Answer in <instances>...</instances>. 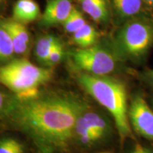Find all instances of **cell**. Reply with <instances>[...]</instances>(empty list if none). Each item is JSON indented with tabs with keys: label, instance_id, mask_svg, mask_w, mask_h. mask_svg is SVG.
Instances as JSON below:
<instances>
[{
	"label": "cell",
	"instance_id": "obj_1",
	"mask_svg": "<svg viewBox=\"0 0 153 153\" xmlns=\"http://www.w3.org/2000/svg\"><path fill=\"white\" fill-rule=\"evenodd\" d=\"M85 104L62 96L15 99L6 119L32 140L40 153L65 150L75 137L76 120Z\"/></svg>",
	"mask_w": 153,
	"mask_h": 153
},
{
	"label": "cell",
	"instance_id": "obj_2",
	"mask_svg": "<svg viewBox=\"0 0 153 153\" xmlns=\"http://www.w3.org/2000/svg\"><path fill=\"white\" fill-rule=\"evenodd\" d=\"M80 86L111 114L120 140L132 136L128 118L127 89L123 82L108 75L82 72L77 76Z\"/></svg>",
	"mask_w": 153,
	"mask_h": 153
},
{
	"label": "cell",
	"instance_id": "obj_3",
	"mask_svg": "<svg viewBox=\"0 0 153 153\" xmlns=\"http://www.w3.org/2000/svg\"><path fill=\"white\" fill-rule=\"evenodd\" d=\"M49 69L40 68L26 59H16L0 67V83L22 100L39 96L42 86L51 79Z\"/></svg>",
	"mask_w": 153,
	"mask_h": 153
},
{
	"label": "cell",
	"instance_id": "obj_4",
	"mask_svg": "<svg viewBox=\"0 0 153 153\" xmlns=\"http://www.w3.org/2000/svg\"><path fill=\"white\" fill-rule=\"evenodd\" d=\"M153 45V19L138 15L126 21L114 40L116 55L121 58L140 61Z\"/></svg>",
	"mask_w": 153,
	"mask_h": 153
},
{
	"label": "cell",
	"instance_id": "obj_5",
	"mask_svg": "<svg viewBox=\"0 0 153 153\" xmlns=\"http://www.w3.org/2000/svg\"><path fill=\"white\" fill-rule=\"evenodd\" d=\"M116 55L100 45L76 50L72 55L74 64L86 73L94 75H108L116 68Z\"/></svg>",
	"mask_w": 153,
	"mask_h": 153
},
{
	"label": "cell",
	"instance_id": "obj_6",
	"mask_svg": "<svg viewBox=\"0 0 153 153\" xmlns=\"http://www.w3.org/2000/svg\"><path fill=\"white\" fill-rule=\"evenodd\" d=\"M128 118L137 134L153 142V110L141 95H135L132 99Z\"/></svg>",
	"mask_w": 153,
	"mask_h": 153
},
{
	"label": "cell",
	"instance_id": "obj_7",
	"mask_svg": "<svg viewBox=\"0 0 153 153\" xmlns=\"http://www.w3.org/2000/svg\"><path fill=\"white\" fill-rule=\"evenodd\" d=\"M72 8L70 0H49L41 16V24L46 26L63 24Z\"/></svg>",
	"mask_w": 153,
	"mask_h": 153
},
{
	"label": "cell",
	"instance_id": "obj_8",
	"mask_svg": "<svg viewBox=\"0 0 153 153\" xmlns=\"http://www.w3.org/2000/svg\"><path fill=\"white\" fill-rule=\"evenodd\" d=\"M0 24L7 30L10 36L15 53L24 54L27 52L30 42V36L24 24L14 19L1 21Z\"/></svg>",
	"mask_w": 153,
	"mask_h": 153
},
{
	"label": "cell",
	"instance_id": "obj_9",
	"mask_svg": "<svg viewBox=\"0 0 153 153\" xmlns=\"http://www.w3.org/2000/svg\"><path fill=\"white\" fill-rule=\"evenodd\" d=\"M40 14L39 5L33 0H18L13 8V18L23 24L33 22Z\"/></svg>",
	"mask_w": 153,
	"mask_h": 153
},
{
	"label": "cell",
	"instance_id": "obj_10",
	"mask_svg": "<svg viewBox=\"0 0 153 153\" xmlns=\"http://www.w3.org/2000/svg\"><path fill=\"white\" fill-rule=\"evenodd\" d=\"M83 11L94 21L106 22L109 19V6L106 0H79Z\"/></svg>",
	"mask_w": 153,
	"mask_h": 153
},
{
	"label": "cell",
	"instance_id": "obj_11",
	"mask_svg": "<svg viewBox=\"0 0 153 153\" xmlns=\"http://www.w3.org/2000/svg\"><path fill=\"white\" fill-rule=\"evenodd\" d=\"M111 1L116 15L126 21L140 15L145 4L144 0H111Z\"/></svg>",
	"mask_w": 153,
	"mask_h": 153
},
{
	"label": "cell",
	"instance_id": "obj_12",
	"mask_svg": "<svg viewBox=\"0 0 153 153\" xmlns=\"http://www.w3.org/2000/svg\"><path fill=\"white\" fill-rule=\"evenodd\" d=\"M82 116L99 140L104 138L109 133L110 126L106 120L101 115L85 107L82 111Z\"/></svg>",
	"mask_w": 153,
	"mask_h": 153
},
{
	"label": "cell",
	"instance_id": "obj_13",
	"mask_svg": "<svg viewBox=\"0 0 153 153\" xmlns=\"http://www.w3.org/2000/svg\"><path fill=\"white\" fill-rule=\"evenodd\" d=\"M98 38L97 30L90 24H86L77 31L73 33V40L76 45L82 48L92 46Z\"/></svg>",
	"mask_w": 153,
	"mask_h": 153
},
{
	"label": "cell",
	"instance_id": "obj_14",
	"mask_svg": "<svg viewBox=\"0 0 153 153\" xmlns=\"http://www.w3.org/2000/svg\"><path fill=\"white\" fill-rule=\"evenodd\" d=\"M82 111L76 122L75 137H77L82 144L89 145L97 142L99 140V139L95 135V133L91 131L90 127L86 122L85 119L82 116Z\"/></svg>",
	"mask_w": 153,
	"mask_h": 153
},
{
	"label": "cell",
	"instance_id": "obj_15",
	"mask_svg": "<svg viewBox=\"0 0 153 153\" xmlns=\"http://www.w3.org/2000/svg\"><path fill=\"white\" fill-rule=\"evenodd\" d=\"M59 40L54 36L45 35L39 38L36 45V55L40 62L46 64L49 55Z\"/></svg>",
	"mask_w": 153,
	"mask_h": 153
},
{
	"label": "cell",
	"instance_id": "obj_16",
	"mask_svg": "<svg viewBox=\"0 0 153 153\" xmlns=\"http://www.w3.org/2000/svg\"><path fill=\"white\" fill-rule=\"evenodd\" d=\"M14 53V45L10 36L0 24V62L8 61Z\"/></svg>",
	"mask_w": 153,
	"mask_h": 153
},
{
	"label": "cell",
	"instance_id": "obj_17",
	"mask_svg": "<svg viewBox=\"0 0 153 153\" xmlns=\"http://www.w3.org/2000/svg\"><path fill=\"white\" fill-rule=\"evenodd\" d=\"M87 22L84 18L83 14L78 9L73 7L71 13L62 24L64 26L65 29L68 33H74L77 31L79 28H81L82 26H85Z\"/></svg>",
	"mask_w": 153,
	"mask_h": 153
},
{
	"label": "cell",
	"instance_id": "obj_18",
	"mask_svg": "<svg viewBox=\"0 0 153 153\" xmlns=\"http://www.w3.org/2000/svg\"><path fill=\"white\" fill-rule=\"evenodd\" d=\"M0 153H24L23 145L12 137L0 139Z\"/></svg>",
	"mask_w": 153,
	"mask_h": 153
},
{
	"label": "cell",
	"instance_id": "obj_19",
	"mask_svg": "<svg viewBox=\"0 0 153 153\" xmlns=\"http://www.w3.org/2000/svg\"><path fill=\"white\" fill-rule=\"evenodd\" d=\"M14 99L15 95H10L0 90V120L6 119Z\"/></svg>",
	"mask_w": 153,
	"mask_h": 153
},
{
	"label": "cell",
	"instance_id": "obj_20",
	"mask_svg": "<svg viewBox=\"0 0 153 153\" xmlns=\"http://www.w3.org/2000/svg\"><path fill=\"white\" fill-rule=\"evenodd\" d=\"M63 55H64V49L62 45L59 41L55 44L51 53H50L48 59L46 64L48 65H55L60 62L62 60Z\"/></svg>",
	"mask_w": 153,
	"mask_h": 153
},
{
	"label": "cell",
	"instance_id": "obj_21",
	"mask_svg": "<svg viewBox=\"0 0 153 153\" xmlns=\"http://www.w3.org/2000/svg\"><path fill=\"white\" fill-rule=\"evenodd\" d=\"M140 76L143 82L153 87V69L143 72L140 74Z\"/></svg>",
	"mask_w": 153,
	"mask_h": 153
},
{
	"label": "cell",
	"instance_id": "obj_22",
	"mask_svg": "<svg viewBox=\"0 0 153 153\" xmlns=\"http://www.w3.org/2000/svg\"><path fill=\"white\" fill-rule=\"evenodd\" d=\"M130 153H143V145L137 143L134 145L133 149L131 150Z\"/></svg>",
	"mask_w": 153,
	"mask_h": 153
},
{
	"label": "cell",
	"instance_id": "obj_23",
	"mask_svg": "<svg viewBox=\"0 0 153 153\" xmlns=\"http://www.w3.org/2000/svg\"><path fill=\"white\" fill-rule=\"evenodd\" d=\"M144 3L149 8L153 10V0H144Z\"/></svg>",
	"mask_w": 153,
	"mask_h": 153
},
{
	"label": "cell",
	"instance_id": "obj_24",
	"mask_svg": "<svg viewBox=\"0 0 153 153\" xmlns=\"http://www.w3.org/2000/svg\"><path fill=\"white\" fill-rule=\"evenodd\" d=\"M143 153H153V149L147 148L143 145Z\"/></svg>",
	"mask_w": 153,
	"mask_h": 153
},
{
	"label": "cell",
	"instance_id": "obj_25",
	"mask_svg": "<svg viewBox=\"0 0 153 153\" xmlns=\"http://www.w3.org/2000/svg\"><path fill=\"white\" fill-rule=\"evenodd\" d=\"M152 104H153V96H152Z\"/></svg>",
	"mask_w": 153,
	"mask_h": 153
},
{
	"label": "cell",
	"instance_id": "obj_26",
	"mask_svg": "<svg viewBox=\"0 0 153 153\" xmlns=\"http://www.w3.org/2000/svg\"><path fill=\"white\" fill-rule=\"evenodd\" d=\"M3 1V0H0V2H1V1Z\"/></svg>",
	"mask_w": 153,
	"mask_h": 153
},
{
	"label": "cell",
	"instance_id": "obj_27",
	"mask_svg": "<svg viewBox=\"0 0 153 153\" xmlns=\"http://www.w3.org/2000/svg\"><path fill=\"white\" fill-rule=\"evenodd\" d=\"M101 153H108V152H101Z\"/></svg>",
	"mask_w": 153,
	"mask_h": 153
}]
</instances>
